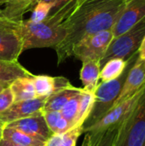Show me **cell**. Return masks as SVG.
<instances>
[{"instance_id":"4dcf8cb0","label":"cell","mask_w":145,"mask_h":146,"mask_svg":"<svg viewBox=\"0 0 145 146\" xmlns=\"http://www.w3.org/2000/svg\"><path fill=\"white\" fill-rule=\"evenodd\" d=\"M0 146H21V145H15V144H12L10 142H8L4 139H1L0 140Z\"/></svg>"},{"instance_id":"d6986e66","label":"cell","mask_w":145,"mask_h":146,"mask_svg":"<svg viewBox=\"0 0 145 146\" xmlns=\"http://www.w3.org/2000/svg\"><path fill=\"white\" fill-rule=\"evenodd\" d=\"M2 139L21 146H44L45 142L14 128L3 127Z\"/></svg>"},{"instance_id":"e575fe53","label":"cell","mask_w":145,"mask_h":146,"mask_svg":"<svg viewBox=\"0 0 145 146\" xmlns=\"http://www.w3.org/2000/svg\"><path fill=\"white\" fill-rule=\"evenodd\" d=\"M2 129H3V125L0 124V132H2Z\"/></svg>"},{"instance_id":"d4e9b609","label":"cell","mask_w":145,"mask_h":146,"mask_svg":"<svg viewBox=\"0 0 145 146\" xmlns=\"http://www.w3.org/2000/svg\"><path fill=\"white\" fill-rule=\"evenodd\" d=\"M118 126L109 127L97 133H91L92 139L91 146H113L117 134Z\"/></svg>"},{"instance_id":"d590c367","label":"cell","mask_w":145,"mask_h":146,"mask_svg":"<svg viewBox=\"0 0 145 146\" xmlns=\"http://www.w3.org/2000/svg\"><path fill=\"white\" fill-rule=\"evenodd\" d=\"M2 139V132H0V140Z\"/></svg>"},{"instance_id":"30bf717a","label":"cell","mask_w":145,"mask_h":146,"mask_svg":"<svg viewBox=\"0 0 145 146\" xmlns=\"http://www.w3.org/2000/svg\"><path fill=\"white\" fill-rule=\"evenodd\" d=\"M125 1V9L112 28L114 38L125 33L145 18V0Z\"/></svg>"},{"instance_id":"8d00e7d4","label":"cell","mask_w":145,"mask_h":146,"mask_svg":"<svg viewBox=\"0 0 145 146\" xmlns=\"http://www.w3.org/2000/svg\"><path fill=\"white\" fill-rule=\"evenodd\" d=\"M1 10H2V9H1V7H0V13H1Z\"/></svg>"},{"instance_id":"7402d4cb","label":"cell","mask_w":145,"mask_h":146,"mask_svg":"<svg viewBox=\"0 0 145 146\" xmlns=\"http://www.w3.org/2000/svg\"><path fill=\"white\" fill-rule=\"evenodd\" d=\"M45 122L53 134H62L71 129L70 124L63 118L60 111H41Z\"/></svg>"},{"instance_id":"f546056e","label":"cell","mask_w":145,"mask_h":146,"mask_svg":"<svg viewBox=\"0 0 145 146\" xmlns=\"http://www.w3.org/2000/svg\"><path fill=\"white\" fill-rule=\"evenodd\" d=\"M92 145V139H91V135L89 133H85V139L83 140V143L81 146H91Z\"/></svg>"},{"instance_id":"f1b7e54d","label":"cell","mask_w":145,"mask_h":146,"mask_svg":"<svg viewBox=\"0 0 145 146\" xmlns=\"http://www.w3.org/2000/svg\"><path fill=\"white\" fill-rule=\"evenodd\" d=\"M138 56L141 59H145V35L138 50Z\"/></svg>"},{"instance_id":"9c48e42d","label":"cell","mask_w":145,"mask_h":146,"mask_svg":"<svg viewBox=\"0 0 145 146\" xmlns=\"http://www.w3.org/2000/svg\"><path fill=\"white\" fill-rule=\"evenodd\" d=\"M3 127L16 129L44 142H46L53 134L49 129L41 111L36 112L27 117L12 121Z\"/></svg>"},{"instance_id":"cb8c5ba5","label":"cell","mask_w":145,"mask_h":146,"mask_svg":"<svg viewBox=\"0 0 145 146\" xmlns=\"http://www.w3.org/2000/svg\"><path fill=\"white\" fill-rule=\"evenodd\" d=\"M82 92H83V88H82V91L77 95H75L74 97H73L60 111L61 115L70 124L71 127H73L76 126L78 114H79V99H80Z\"/></svg>"},{"instance_id":"5b68a950","label":"cell","mask_w":145,"mask_h":146,"mask_svg":"<svg viewBox=\"0 0 145 146\" xmlns=\"http://www.w3.org/2000/svg\"><path fill=\"white\" fill-rule=\"evenodd\" d=\"M144 35L145 18H144L125 33L114 38L103 59L100 61V66L103 67L106 62L113 58L128 61L138 53Z\"/></svg>"},{"instance_id":"ffe728a7","label":"cell","mask_w":145,"mask_h":146,"mask_svg":"<svg viewBox=\"0 0 145 146\" xmlns=\"http://www.w3.org/2000/svg\"><path fill=\"white\" fill-rule=\"evenodd\" d=\"M128 61L121 58H113L106 62L100 70L101 82L110 81L119 78L125 71Z\"/></svg>"},{"instance_id":"836d02e7","label":"cell","mask_w":145,"mask_h":146,"mask_svg":"<svg viewBox=\"0 0 145 146\" xmlns=\"http://www.w3.org/2000/svg\"><path fill=\"white\" fill-rule=\"evenodd\" d=\"M7 1H8V0H0V6L5 4V3H6Z\"/></svg>"},{"instance_id":"e0dca14e","label":"cell","mask_w":145,"mask_h":146,"mask_svg":"<svg viewBox=\"0 0 145 146\" xmlns=\"http://www.w3.org/2000/svg\"><path fill=\"white\" fill-rule=\"evenodd\" d=\"M33 74L26 69L18 61H0V81L10 84L21 77H32Z\"/></svg>"},{"instance_id":"74e56055","label":"cell","mask_w":145,"mask_h":146,"mask_svg":"<svg viewBox=\"0 0 145 146\" xmlns=\"http://www.w3.org/2000/svg\"><path fill=\"white\" fill-rule=\"evenodd\" d=\"M144 146H145V140H144Z\"/></svg>"},{"instance_id":"d6a6232c","label":"cell","mask_w":145,"mask_h":146,"mask_svg":"<svg viewBox=\"0 0 145 146\" xmlns=\"http://www.w3.org/2000/svg\"><path fill=\"white\" fill-rule=\"evenodd\" d=\"M55 1H56V0H35L34 4H35L36 3H39V2H44V3H51V4H53Z\"/></svg>"},{"instance_id":"484cf974","label":"cell","mask_w":145,"mask_h":146,"mask_svg":"<svg viewBox=\"0 0 145 146\" xmlns=\"http://www.w3.org/2000/svg\"><path fill=\"white\" fill-rule=\"evenodd\" d=\"M52 4L44 2L36 3L32 6V12L30 17V21L35 23L41 22L46 19L51 12Z\"/></svg>"},{"instance_id":"5bb4252c","label":"cell","mask_w":145,"mask_h":146,"mask_svg":"<svg viewBox=\"0 0 145 146\" xmlns=\"http://www.w3.org/2000/svg\"><path fill=\"white\" fill-rule=\"evenodd\" d=\"M100 62L98 61H85L82 62V67L79 73L81 82L84 86V90L94 93L100 80Z\"/></svg>"},{"instance_id":"7a4b0ae2","label":"cell","mask_w":145,"mask_h":146,"mask_svg":"<svg viewBox=\"0 0 145 146\" xmlns=\"http://www.w3.org/2000/svg\"><path fill=\"white\" fill-rule=\"evenodd\" d=\"M84 1L71 0L38 23L30 20H22L21 30L23 51L33 48L53 47L55 49L66 36L67 21Z\"/></svg>"},{"instance_id":"277c9868","label":"cell","mask_w":145,"mask_h":146,"mask_svg":"<svg viewBox=\"0 0 145 146\" xmlns=\"http://www.w3.org/2000/svg\"><path fill=\"white\" fill-rule=\"evenodd\" d=\"M145 140V83L139 100L118 125L113 146H144Z\"/></svg>"},{"instance_id":"ac0fdd59","label":"cell","mask_w":145,"mask_h":146,"mask_svg":"<svg viewBox=\"0 0 145 146\" xmlns=\"http://www.w3.org/2000/svg\"><path fill=\"white\" fill-rule=\"evenodd\" d=\"M34 3L35 0H8L0 15L15 21H21L25 12L30 9Z\"/></svg>"},{"instance_id":"8992f818","label":"cell","mask_w":145,"mask_h":146,"mask_svg":"<svg viewBox=\"0 0 145 146\" xmlns=\"http://www.w3.org/2000/svg\"><path fill=\"white\" fill-rule=\"evenodd\" d=\"M21 21L0 15V61H18V57L23 52Z\"/></svg>"},{"instance_id":"6da1fadb","label":"cell","mask_w":145,"mask_h":146,"mask_svg":"<svg viewBox=\"0 0 145 146\" xmlns=\"http://www.w3.org/2000/svg\"><path fill=\"white\" fill-rule=\"evenodd\" d=\"M125 6V0H85L67 21L66 36L55 48L58 64L72 56L73 47L85 37L112 30Z\"/></svg>"},{"instance_id":"3957f363","label":"cell","mask_w":145,"mask_h":146,"mask_svg":"<svg viewBox=\"0 0 145 146\" xmlns=\"http://www.w3.org/2000/svg\"><path fill=\"white\" fill-rule=\"evenodd\" d=\"M138 57V53L128 60L127 66L123 74L117 79L100 82L94 92V104L91 112L83 125V131L99 121L114 105L121 90L123 86L125 80L127 76L130 68L132 66Z\"/></svg>"},{"instance_id":"7c38bea8","label":"cell","mask_w":145,"mask_h":146,"mask_svg":"<svg viewBox=\"0 0 145 146\" xmlns=\"http://www.w3.org/2000/svg\"><path fill=\"white\" fill-rule=\"evenodd\" d=\"M144 83L145 59H141L138 56L136 61L128 71L123 86L113 107L131 97L134 92L139 90Z\"/></svg>"},{"instance_id":"83f0119b","label":"cell","mask_w":145,"mask_h":146,"mask_svg":"<svg viewBox=\"0 0 145 146\" xmlns=\"http://www.w3.org/2000/svg\"><path fill=\"white\" fill-rule=\"evenodd\" d=\"M71 0H56L54 2V3L52 4V9H51V12H55L58 9H60L61 8H62L64 5H66L68 3H69Z\"/></svg>"},{"instance_id":"1f68e13d","label":"cell","mask_w":145,"mask_h":146,"mask_svg":"<svg viewBox=\"0 0 145 146\" xmlns=\"http://www.w3.org/2000/svg\"><path fill=\"white\" fill-rule=\"evenodd\" d=\"M9 85H10V84H9V83L0 81V92H2L4 89H6L7 87H9Z\"/></svg>"},{"instance_id":"44dd1931","label":"cell","mask_w":145,"mask_h":146,"mask_svg":"<svg viewBox=\"0 0 145 146\" xmlns=\"http://www.w3.org/2000/svg\"><path fill=\"white\" fill-rule=\"evenodd\" d=\"M83 133V127H73L62 134H52L44 146H76L78 139Z\"/></svg>"},{"instance_id":"52a82bcc","label":"cell","mask_w":145,"mask_h":146,"mask_svg":"<svg viewBox=\"0 0 145 146\" xmlns=\"http://www.w3.org/2000/svg\"><path fill=\"white\" fill-rule=\"evenodd\" d=\"M113 39L112 30L102 31L85 37L73 47L72 56L82 62L90 60L100 62Z\"/></svg>"},{"instance_id":"9a60e30c","label":"cell","mask_w":145,"mask_h":146,"mask_svg":"<svg viewBox=\"0 0 145 146\" xmlns=\"http://www.w3.org/2000/svg\"><path fill=\"white\" fill-rule=\"evenodd\" d=\"M81 91L82 88H78L71 85L55 92L46 99L41 111H61L64 105Z\"/></svg>"},{"instance_id":"603a6c76","label":"cell","mask_w":145,"mask_h":146,"mask_svg":"<svg viewBox=\"0 0 145 146\" xmlns=\"http://www.w3.org/2000/svg\"><path fill=\"white\" fill-rule=\"evenodd\" d=\"M94 93L86 92L83 89V92L79 99V114L75 127H83L84 123L89 117L94 104Z\"/></svg>"},{"instance_id":"4fadbf2b","label":"cell","mask_w":145,"mask_h":146,"mask_svg":"<svg viewBox=\"0 0 145 146\" xmlns=\"http://www.w3.org/2000/svg\"><path fill=\"white\" fill-rule=\"evenodd\" d=\"M33 86L36 98H48L55 92L71 86L69 80L64 77H52L49 75H33Z\"/></svg>"},{"instance_id":"4316f807","label":"cell","mask_w":145,"mask_h":146,"mask_svg":"<svg viewBox=\"0 0 145 146\" xmlns=\"http://www.w3.org/2000/svg\"><path fill=\"white\" fill-rule=\"evenodd\" d=\"M14 103V97L9 86L0 92V114L8 110Z\"/></svg>"},{"instance_id":"ba28073f","label":"cell","mask_w":145,"mask_h":146,"mask_svg":"<svg viewBox=\"0 0 145 146\" xmlns=\"http://www.w3.org/2000/svg\"><path fill=\"white\" fill-rule=\"evenodd\" d=\"M144 89V84L139 90L134 92L131 97L121 102L117 105L112 107L99 121H97L91 127L85 128L83 131V133H97L109 127L118 126L134 108V106L139 100L140 97L142 96Z\"/></svg>"},{"instance_id":"2e32d148","label":"cell","mask_w":145,"mask_h":146,"mask_svg":"<svg viewBox=\"0 0 145 146\" xmlns=\"http://www.w3.org/2000/svg\"><path fill=\"white\" fill-rule=\"evenodd\" d=\"M32 77L18 78L10 83L9 89L13 94L15 103L36 98Z\"/></svg>"},{"instance_id":"8fae6325","label":"cell","mask_w":145,"mask_h":146,"mask_svg":"<svg viewBox=\"0 0 145 146\" xmlns=\"http://www.w3.org/2000/svg\"><path fill=\"white\" fill-rule=\"evenodd\" d=\"M47 98H36L14 103L8 110L0 114V124L3 126L41 111Z\"/></svg>"}]
</instances>
